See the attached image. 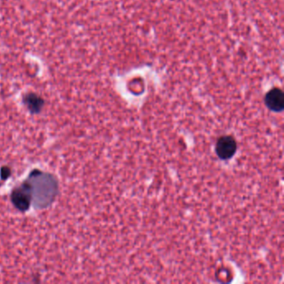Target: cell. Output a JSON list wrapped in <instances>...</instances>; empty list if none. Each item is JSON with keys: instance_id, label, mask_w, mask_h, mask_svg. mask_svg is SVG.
<instances>
[{"instance_id": "obj_1", "label": "cell", "mask_w": 284, "mask_h": 284, "mask_svg": "<svg viewBox=\"0 0 284 284\" xmlns=\"http://www.w3.org/2000/svg\"><path fill=\"white\" fill-rule=\"evenodd\" d=\"M217 155L222 160H228L236 153L237 142L234 137L230 135L222 136L217 141Z\"/></svg>"}, {"instance_id": "obj_2", "label": "cell", "mask_w": 284, "mask_h": 284, "mask_svg": "<svg viewBox=\"0 0 284 284\" xmlns=\"http://www.w3.org/2000/svg\"><path fill=\"white\" fill-rule=\"evenodd\" d=\"M32 196L30 184H24L20 188H16L12 193V201L17 209L26 211L29 208Z\"/></svg>"}, {"instance_id": "obj_3", "label": "cell", "mask_w": 284, "mask_h": 284, "mask_svg": "<svg viewBox=\"0 0 284 284\" xmlns=\"http://www.w3.org/2000/svg\"><path fill=\"white\" fill-rule=\"evenodd\" d=\"M264 103L269 110L280 113L284 109V94L280 87H274L265 94Z\"/></svg>"}, {"instance_id": "obj_4", "label": "cell", "mask_w": 284, "mask_h": 284, "mask_svg": "<svg viewBox=\"0 0 284 284\" xmlns=\"http://www.w3.org/2000/svg\"><path fill=\"white\" fill-rule=\"evenodd\" d=\"M23 102L28 110L32 113H39L44 106V101L40 95L34 93H29L24 95Z\"/></svg>"}, {"instance_id": "obj_5", "label": "cell", "mask_w": 284, "mask_h": 284, "mask_svg": "<svg viewBox=\"0 0 284 284\" xmlns=\"http://www.w3.org/2000/svg\"><path fill=\"white\" fill-rule=\"evenodd\" d=\"M9 169L8 168H4L2 171V177H4V179H6V177H8V176H9Z\"/></svg>"}]
</instances>
